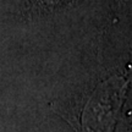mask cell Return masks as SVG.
Here are the masks:
<instances>
[{
	"label": "cell",
	"instance_id": "1",
	"mask_svg": "<svg viewBox=\"0 0 132 132\" xmlns=\"http://www.w3.org/2000/svg\"><path fill=\"white\" fill-rule=\"evenodd\" d=\"M39 1H40V4L47 6V7H56V6L67 4L71 0H39Z\"/></svg>",
	"mask_w": 132,
	"mask_h": 132
}]
</instances>
